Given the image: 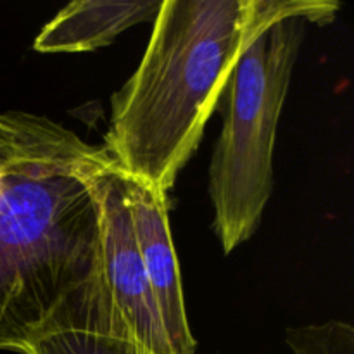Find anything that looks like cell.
<instances>
[{
    "label": "cell",
    "instance_id": "1",
    "mask_svg": "<svg viewBox=\"0 0 354 354\" xmlns=\"http://www.w3.org/2000/svg\"><path fill=\"white\" fill-rule=\"evenodd\" d=\"M111 165L64 124L0 158V351L59 330L130 339L102 279L95 178Z\"/></svg>",
    "mask_w": 354,
    "mask_h": 354
},
{
    "label": "cell",
    "instance_id": "2",
    "mask_svg": "<svg viewBox=\"0 0 354 354\" xmlns=\"http://www.w3.org/2000/svg\"><path fill=\"white\" fill-rule=\"evenodd\" d=\"M339 9L332 0H162L140 64L111 99L104 149L114 166L168 192L252 38L290 17L330 23Z\"/></svg>",
    "mask_w": 354,
    "mask_h": 354
},
{
    "label": "cell",
    "instance_id": "3",
    "mask_svg": "<svg viewBox=\"0 0 354 354\" xmlns=\"http://www.w3.org/2000/svg\"><path fill=\"white\" fill-rule=\"evenodd\" d=\"M306 21H279L256 35L220 97L223 127L209 166L213 230L225 254L252 237L273 192L277 128Z\"/></svg>",
    "mask_w": 354,
    "mask_h": 354
},
{
    "label": "cell",
    "instance_id": "4",
    "mask_svg": "<svg viewBox=\"0 0 354 354\" xmlns=\"http://www.w3.org/2000/svg\"><path fill=\"white\" fill-rule=\"evenodd\" d=\"M102 279L114 310L133 342L154 354H173L152 289L142 266L124 199L123 175L114 165L97 175Z\"/></svg>",
    "mask_w": 354,
    "mask_h": 354
},
{
    "label": "cell",
    "instance_id": "5",
    "mask_svg": "<svg viewBox=\"0 0 354 354\" xmlns=\"http://www.w3.org/2000/svg\"><path fill=\"white\" fill-rule=\"evenodd\" d=\"M123 189L142 266L173 354H196L197 342L187 317L182 275L169 230L166 194L128 175H123Z\"/></svg>",
    "mask_w": 354,
    "mask_h": 354
},
{
    "label": "cell",
    "instance_id": "6",
    "mask_svg": "<svg viewBox=\"0 0 354 354\" xmlns=\"http://www.w3.org/2000/svg\"><path fill=\"white\" fill-rule=\"evenodd\" d=\"M162 0H76L62 7L35 37L41 54L92 52L113 44L121 33L154 19Z\"/></svg>",
    "mask_w": 354,
    "mask_h": 354
},
{
    "label": "cell",
    "instance_id": "7",
    "mask_svg": "<svg viewBox=\"0 0 354 354\" xmlns=\"http://www.w3.org/2000/svg\"><path fill=\"white\" fill-rule=\"evenodd\" d=\"M24 354H154L130 339L82 330H59L35 339Z\"/></svg>",
    "mask_w": 354,
    "mask_h": 354
},
{
    "label": "cell",
    "instance_id": "8",
    "mask_svg": "<svg viewBox=\"0 0 354 354\" xmlns=\"http://www.w3.org/2000/svg\"><path fill=\"white\" fill-rule=\"evenodd\" d=\"M286 342L292 354H354V328L341 320L290 327Z\"/></svg>",
    "mask_w": 354,
    "mask_h": 354
},
{
    "label": "cell",
    "instance_id": "9",
    "mask_svg": "<svg viewBox=\"0 0 354 354\" xmlns=\"http://www.w3.org/2000/svg\"><path fill=\"white\" fill-rule=\"evenodd\" d=\"M57 124L48 118L24 111L0 113V158L45 137Z\"/></svg>",
    "mask_w": 354,
    "mask_h": 354
}]
</instances>
